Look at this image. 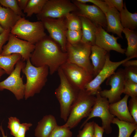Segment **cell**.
Listing matches in <instances>:
<instances>
[{"instance_id":"1","label":"cell","mask_w":137,"mask_h":137,"mask_svg":"<svg viewBox=\"0 0 137 137\" xmlns=\"http://www.w3.org/2000/svg\"><path fill=\"white\" fill-rule=\"evenodd\" d=\"M30 58L32 64L36 67L47 66L52 75L67 62V54L49 36L46 35L35 44Z\"/></svg>"},{"instance_id":"2","label":"cell","mask_w":137,"mask_h":137,"mask_svg":"<svg viewBox=\"0 0 137 137\" xmlns=\"http://www.w3.org/2000/svg\"><path fill=\"white\" fill-rule=\"evenodd\" d=\"M26 61L22 70L26 78L24 97L25 100L40 92L45 85L49 73L47 66H35L30 59Z\"/></svg>"},{"instance_id":"3","label":"cell","mask_w":137,"mask_h":137,"mask_svg":"<svg viewBox=\"0 0 137 137\" xmlns=\"http://www.w3.org/2000/svg\"><path fill=\"white\" fill-rule=\"evenodd\" d=\"M96 99L85 89L79 90L66 123L62 126L71 129L77 126L83 118L88 116Z\"/></svg>"},{"instance_id":"4","label":"cell","mask_w":137,"mask_h":137,"mask_svg":"<svg viewBox=\"0 0 137 137\" xmlns=\"http://www.w3.org/2000/svg\"><path fill=\"white\" fill-rule=\"evenodd\" d=\"M60 83L55 94L60 105L61 118L66 122L71 109L79 90L74 87L69 82L60 67L57 70Z\"/></svg>"},{"instance_id":"5","label":"cell","mask_w":137,"mask_h":137,"mask_svg":"<svg viewBox=\"0 0 137 137\" xmlns=\"http://www.w3.org/2000/svg\"><path fill=\"white\" fill-rule=\"evenodd\" d=\"M45 29L41 21L31 22L21 17L11 29L10 33L35 44L47 35Z\"/></svg>"},{"instance_id":"6","label":"cell","mask_w":137,"mask_h":137,"mask_svg":"<svg viewBox=\"0 0 137 137\" xmlns=\"http://www.w3.org/2000/svg\"><path fill=\"white\" fill-rule=\"evenodd\" d=\"M91 46L81 41L72 44L67 41V62L76 64L83 68L93 75V68L90 59Z\"/></svg>"},{"instance_id":"7","label":"cell","mask_w":137,"mask_h":137,"mask_svg":"<svg viewBox=\"0 0 137 137\" xmlns=\"http://www.w3.org/2000/svg\"><path fill=\"white\" fill-rule=\"evenodd\" d=\"M78 8L69 0H47L42 10L36 15L38 21L46 18L57 19L76 11Z\"/></svg>"},{"instance_id":"8","label":"cell","mask_w":137,"mask_h":137,"mask_svg":"<svg viewBox=\"0 0 137 137\" xmlns=\"http://www.w3.org/2000/svg\"><path fill=\"white\" fill-rule=\"evenodd\" d=\"M96 99L91 112L86 119L81 125L80 128L90 119L95 117L100 118L102 121V127L107 134L112 132L111 124L115 116L110 112L109 109L110 103L106 98L102 97L99 92L96 95Z\"/></svg>"},{"instance_id":"9","label":"cell","mask_w":137,"mask_h":137,"mask_svg":"<svg viewBox=\"0 0 137 137\" xmlns=\"http://www.w3.org/2000/svg\"><path fill=\"white\" fill-rule=\"evenodd\" d=\"M132 58H127L121 61H111L109 53H107L105 64L98 73L85 87L84 89L91 95L95 96L101 91L100 85L107 78L114 74L117 68L124 62Z\"/></svg>"},{"instance_id":"10","label":"cell","mask_w":137,"mask_h":137,"mask_svg":"<svg viewBox=\"0 0 137 137\" xmlns=\"http://www.w3.org/2000/svg\"><path fill=\"white\" fill-rule=\"evenodd\" d=\"M25 64L22 60L19 61L16 64L15 68L9 76L0 82V91L5 89L10 91L18 100L22 99L24 97L25 84L23 82L20 74Z\"/></svg>"},{"instance_id":"11","label":"cell","mask_w":137,"mask_h":137,"mask_svg":"<svg viewBox=\"0 0 137 137\" xmlns=\"http://www.w3.org/2000/svg\"><path fill=\"white\" fill-rule=\"evenodd\" d=\"M60 67L69 82L78 90L84 89L93 78V75L74 64L66 62Z\"/></svg>"},{"instance_id":"12","label":"cell","mask_w":137,"mask_h":137,"mask_svg":"<svg viewBox=\"0 0 137 137\" xmlns=\"http://www.w3.org/2000/svg\"><path fill=\"white\" fill-rule=\"evenodd\" d=\"M41 21L50 37L59 44L63 52H66V33L67 29L65 17L57 19L46 18Z\"/></svg>"},{"instance_id":"13","label":"cell","mask_w":137,"mask_h":137,"mask_svg":"<svg viewBox=\"0 0 137 137\" xmlns=\"http://www.w3.org/2000/svg\"><path fill=\"white\" fill-rule=\"evenodd\" d=\"M125 80L124 69H118L107 78L106 83L111 86V89L100 91V95L108 99L110 104L119 101L121 99V95L123 93Z\"/></svg>"},{"instance_id":"14","label":"cell","mask_w":137,"mask_h":137,"mask_svg":"<svg viewBox=\"0 0 137 137\" xmlns=\"http://www.w3.org/2000/svg\"><path fill=\"white\" fill-rule=\"evenodd\" d=\"M35 47V44L21 40L10 33L7 43L3 47L1 55H8L13 54H20L23 61L30 59Z\"/></svg>"},{"instance_id":"15","label":"cell","mask_w":137,"mask_h":137,"mask_svg":"<svg viewBox=\"0 0 137 137\" xmlns=\"http://www.w3.org/2000/svg\"><path fill=\"white\" fill-rule=\"evenodd\" d=\"M78 8L76 12H73L79 16L85 17L90 20L97 26L107 29V23L105 14L96 5L83 4L77 0H72Z\"/></svg>"},{"instance_id":"16","label":"cell","mask_w":137,"mask_h":137,"mask_svg":"<svg viewBox=\"0 0 137 137\" xmlns=\"http://www.w3.org/2000/svg\"><path fill=\"white\" fill-rule=\"evenodd\" d=\"M97 27L95 45L108 53L113 50L122 54L125 53L126 50L123 48L117 42V40L119 38L118 37H115L110 34L100 26H97Z\"/></svg>"},{"instance_id":"17","label":"cell","mask_w":137,"mask_h":137,"mask_svg":"<svg viewBox=\"0 0 137 137\" xmlns=\"http://www.w3.org/2000/svg\"><path fill=\"white\" fill-rule=\"evenodd\" d=\"M129 97L128 95H125L122 99L119 101L110 104L109 110L112 114L114 116H116L117 118L120 120L136 123L128 109L127 101Z\"/></svg>"},{"instance_id":"18","label":"cell","mask_w":137,"mask_h":137,"mask_svg":"<svg viewBox=\"0 0 137 137\" xmlns=\"http://www.w3.org/2000/svg\"><path fill=\"white\" fill-rule=\"evenodd\" d=\"M105 14L107 31L116 34L119 38L122 39V33L124 28L121 24L119 12L115 8L110 7Z\"/></svg>"},{"instance_id":"19","label":"cell","mask_w":137,"mask_h":137,"mask_svg":"<svg viewBox=\"0 0 137 137\" xmlns=\"http://www.w3.org/2000/svg\"><path fill=\"white\" fill-rule=\"evenodd\" d=\"M79 17L81 22L82 33L81 41L91 46L95 45L97 26L88 19Z\"/></svg>"},{"instance_id":"20","label":"cell","mask_w":137,"mask_h":137,"mask_svg":"<svg viewBox=\"0 0 137 137\" xmlns=\"http://www.w3.org/2000/svg\"><path fill=\"white\" fill-rule=\"evenodd\" d=\"M108 53L96 45L91 46L90 59L93 66V77L98 73L104 66Z\"/></svg>"},{"instance_id":"21","label":"cell","mask_w":137,"mask_h":137,"mask_svg":"<svg viewBox=\"0 0 137 137\" xmlns=\"http://www.w3.org/2000/svg\"><path fill=\"white\" fill-rule=\"evenodd\" d=\"M55 117L51 114L45 115L38 123L35 130L36 137H48L57 125Z\"/></svg>"},{"instance_id":"22","label":"cell","mask_w":137,"mask_h":137,"mask_svg":"<svg viewBox=\"0 0 137 137\" xmlns=\"http://www.w3.org/2000/svg\"><path fill=\"white\" fill-rule=\"evenodd\" d=\"M21 17L10 8L0 5V24L4 29H11Z\"/></svg>"},{"instance_id":"23","label":"cell","mask_w":137,"mask_h":137,"mask_svg":"<svg viewBox=\"0 0 137 137\" xmlns=\"http://www.w3.org/2000/svg\"><path fill=\"white\" fill-rule=\"evenodd\" d=\"M125 34L128 46L125 54L127 58H134L137 57V33L135 30L124 28L123 32Z\"/></svg>"},{"instance_id":"24","label":"cell","mask_w":137,"mask_h":137,"mask_svg":"<svg viewBox=\"0 0 137 137\" xmlns=\"http://www.w3.org/2000/svg\"><path fill=\"white\" fill-rule=\"evenodd\" d=\"M122 25L124 28L134 30L137 27V13L130 12L127 10L125 2L123 8L119 12Z\"/></svg>"},{"instance_id":"25","label":"cell","mask_w":137,"mask_h":137,"mask_svg":"<svg viewBox=\"0 0 137 137\" xmlns=\"http://www.w3.org/2000/svg\"><path fill=\"white\" fill-rule=\"evenodd\" d=\"M21 60L22 56L19 54H13L8 55H0V68L10 75L14 70V66Z\"/></svg>"},{"instance_id":"26","label":"cell","mask_w":137,"mask_h":137,"mask_svg":"<svg viewBox=\"0 0 137 137\" xmlns=\"http://www.w3.org/2000/svg\"><path fill=\"white\" fill-rule=\"evenodd\" d=\"M112 123L116 124L119 129L118 137H130L131 133L137 129V124L127 122L114 118Z\"/></svg>"},{"instance_id":"27","label":"cell","mask_w":137,"mask_h":137,"mask_svg":"<svg viewBox=\"0 0 137 137\" xmlns=\"http://www.w3.org/2000/svg\"><path fill=\"white\" fill-rule=\"evenodd\" d=\"M47 0H29L27 5L23 10L26 16L30 17L33 14L39 13L42 10Z\"/></svg>"},{"instance_id":"28","label":"cell","mask_w":137,"mask_h":137,"mask_svg":"<svg viewBox=\"0 0 137 137\" xmlns=\"http://www.w3.org/2000/svg\"><path fill=\"white\" fill-rule=\"evenodd\" d=\"M67 30H81V22L79 17L74 12L67 14L65 17Z\"/></svg>"},{"instance_id":"29","label":"cell","mask_w":137,"mask_h":137,"mask_svg":"<svg viewBox=\"0 0 137 137\" xmlns=\"http://www.w3.org/2000/svg\"><path fill=\"white\" fill-rule=\"evenodd\" d=\"M70 129L57 124L48 137H72L73 133Z\"/></svg>"},{"instance_id":"30","label":"cell","mask_w":137,"mask_h":137,"mask_svg":"<svg viewBox=\"0 0 137 137\" xmlns=\"http://www.w3.org/2000/svg\"><path fill=\"white\" fill-rule=\"evenodd\" d=\"M0 4L4 7L10 8L18 15L24 17L25 14L19 7L17 0H0Z\"/></svg>"},{"instance_id":"31","label":"cell","mask_w":137,"mask_h":137,"mask_svg":"<svg viewBox=\"0 0 137 137\" xmlns=\"http://www.w3.org/2000/svg\"><path fill=\"white\" fill-rule=\"evenodd\" d=\"M94 123V121L86 123L82 129L79 131L77 137H93Z\"/></svg>"},{"instance_id":"32","label":"cell","mask_w":137,"mask_h":137,"mask_svg":"<svg viewBox=\"0 0 137 137\" xmlns=\"http://www.w3.org/2000/svg\"><path fill=\"white\" fill-rule=\"evenodd\" d=\"M82 36V31L80 30H67L66 33L67 41L72 44H74L80 42Z\"/></svg>"},{"instance_id":"33","label":"cell","mask_w":137,"mask_h":137,"mask_svg":"<svg viewBox=\"0 0 137 137\" xmlns=\"http://www.w3.org/2000/svg\"><path fill=\"white\" fill-rule=\"evenodd\" d=\"M123 93L130 96L131 98L137 97V83L125 80Z\"/></svg>"},{"instance_id":"34","label":"cell","mask_w":137,"mask_h":137,"mask_svg":"<svg viewBox=\"0 0 137 137\" xmlns=\"http://www.w3.org/2000/svg\"><path fill=\"white\" fill-rule=\"evenodd\" d=\"M124 71L125 80L137 83V67H125Z\"/></svg>"},{"instance_id":"35","label":"cell","mask_w":137,"mask_h":137,"mask_svg":"<svg viewBox=\"0 0 137 137\" xmlns=\"http://www.w3.org/2000/svg\"><path fill=\"white\" fill-rule=\"evenodd\" d=\"M21 124L20 120L16 117H9L7 127L10 130L11 134L14 137L18 132Z\"/></svg>"},{"instance_id":"36","label":"cell","mask_w":137,"mask_h":137,"mask_svg":"<svg viewBox=\"0 0 137 137\" xmlns=\"http://www.w3.org/2000/svg\"><path fill=\"white\" fill-rule=\"evenodd\" d=\"M128 107L130 114L137 124V97L131 98Z\"/></svg>"},{"instance_id":"37","label":"cell","mask_w":137,"mask_h":137,"mask_svg":"<svg viewBox=\"0 0 137 137\" xmlns=\"http://www.w3.org/2000/svg\"><path fill=\"white\" fill-rule=\"evenodd\" d=\"M80 3L85 4L89 2L93 3L99 8L105 14L110 7L104 1L100 0H77Z\"/></svg>"},{"instance_id":"38","label":"cell","mask_w":137,"mask_h":137,"mask_svg":"<svg viewBox=\"0 0 137 137\" xmlns=\"http://www.w3.org/2000/svg\"><path fill=\"white\" fill-rule=\"evenodd\" d=\"M110 7L115 8L120 12L123 8V0H105L104 1Z\"/></svg>"},{"instance_id":"39","label":"cell","mask_w":137,"mask_h":137,"mask_svg":"<svg viewBox=\"0 0 137 137\" xmlns=\"http://www.w3.org/2000/svg\"><path fill=\"white\" fill-rule=\"evenodd\" d=\"M31 123H23L21 124L20 128L14 137H25L26 132L32 126Z\"/></svg>"},{"instance_id":"40","label":"cell","mask_w":137,"mask_h":137,"mask_svg":"<svg viewBox=\"0 0 137 137\" xmlns=\"http://www.w3.org/2000/svg\"><path fill=\"white\" fill-rule=\"evenodd\" d=\"M11 29H5L4 32L0 35V55L2 50L3 46L6 42L8 41Z\"/></svg>"},{"instance_id":"41","label":"cell","mask_w":137,"mask_h":137,"mask_svg":"<svg viewBox=\"0 0 137 137\" xmlns=\"http://www.w3.org/2000/svg\"><path fill=\"white\" fill-rule=\"evenodd\" d=\"M105 130L101 126L95 122L94 124V132L93 137H102Z\"/></svg>"},{"instance_id":"42","label":"cell","mask_w":137,"mask_h":137,"mask_svg":"<svg viewBox=\"0 0 137 137\" xmlns=\"http://www.w3.org/2000/svg\"><path fill=\"white\" fill-rule=\"evenodd\" d=\"M125 67L135 66L137 67V60H128L123 62L122 64Z\"/></svg>"},{"instance_id":"43","label":"cell","mask_w":137,"mask_h":137,"mask_svg":"<svg viewBox=\"0 0 137 137\" xmlns=\"http://www.w3.org/2000/svg\"><path fill=\"white\" fill-rule=\"evenodd\" d=\"M29 0H17L18 5L22 10H24L26 7Z\"/></svg>"},{"instance_id":"44","label":"cell","mask_w":137,"mask_h":137,"mask_svg":"<svg viewBox=\"0 0 137 137\" xmlns=\"http://www.w3.org/2000/svg\"><path fill=\"white\" fill-rule=\"evenodd\" d=\"M0 130L2 135V137H8L7 135H5L4 131L2 125L0 126Z\"/></svg>"},{"instance_id":"45","label":"cell","mask_w":137,"mask_h":137,"mask_svg":"<svg viewBox=\"0 0 137 137\" xmlns=\"http://www.w3.org/2000/svg\"><path fill=\"white\" fill-rule=\"evenodd\" d=\"M5 73H6L4 71L0 68V80L1 77Z\"/></svg>"},{"instance_id":"46","label":"cell","mask_w":137,"mask_h":137,"mask_svg":"<svg viewBox=\"0 0 137 137\" xmlns=\"http://www.w3.org/2000/svg\"><path fill=\"white\" fill-rule=\"evenodd\" d=\"M5 30L0 24V35L4 32Z\"/></svg>"},{"instance_id":"47","label":"cell","mask_w":137,"mask_h":137,"mask_svg":"<svg viewBox=\"0 0 137 137\" xmlns=\"http://www.w3.org/2000/svg\"><path fill=\"white\" fill-rule=\"evenodd\" d=\"M133 137H137V129L135 130V133Z\"/></svg>"}]
</instances>
